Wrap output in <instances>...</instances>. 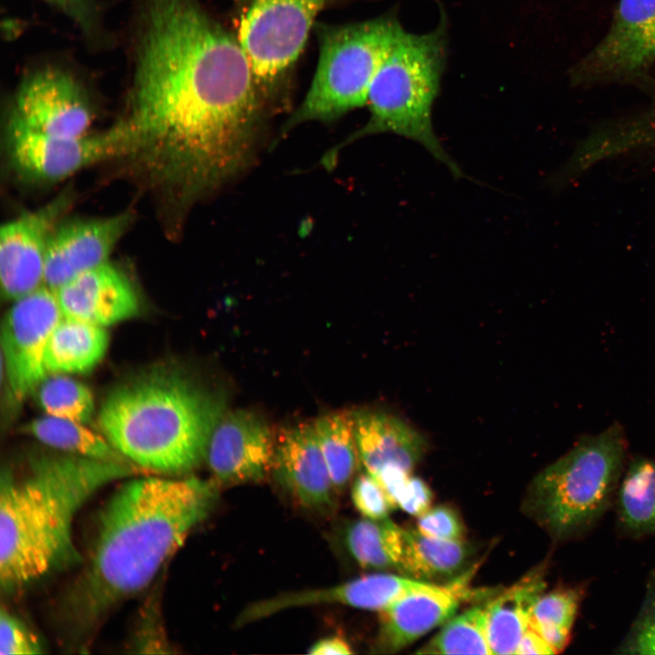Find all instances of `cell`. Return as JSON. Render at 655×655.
I'll return each mask as SVG.
<instances>
[{
	"label": "cell",
	"mask_w": 655,
	"mask_h": 655,
	"mask_svg": "<svg viewBox=\"0 0 655 655\" xmlns=\"http://www.w3.org/2000/svg\"><path fill=\"white\" fill-rule=\"evenodd\" d=\"M267 97L233 36L196 0H147L128 116V156L182 207L252 159Z\"/></svg>",
	"instance_id": "1"
},
{
	"label": "cell",
	"mask_w": 655,
	"mask_h": 655,
	"mask_svg": "<svg viewBox=\"0 0 655 655\" xmlns=\"http://www.w3.org/2000/svg\"><path fill=\"white\" fill-rule=\"evenodd\" d=\"M217 482L146 476L122 484L103 507L89 559L67 611L87 628L136 594L209 514Z\"/></svg>",
	"instance_id": "2"
},
{
	"label": "cell",
	"mask_w": 655,
	"mask_h": 655,
	"mask_svg": "<svg viewBox=\"0 0 655 655\" xmlns=\"http://www.w3.org/2000/svg\"><path fill=\"white\" fill-rule=\"evenodd\" d=\"M133 473L132 464L78 455L38 453L16 474L0 478V585L6 594L79 560L73 521L109 483Z\"/></svg>",
	"instance_id": "3"
},
{
	"label": "cell",
	"mask_w": 655,
	"mask_h": 655,
	"mask_svg": "<svg viewBox=\"0 0 655 655\" xmlns=\"http://www.w3.org/2000/svg\"><path fill=\"white\" fill-rule=\"evenodd\" d=\"M225 412L217 393L180 371L158 368L116 386L105 398L102 434L128 461L167 474L186 473L206 457Z\"/></svg>",
	"instance_id": "4"
},
{
	"label": "cell",
	"mask_w": 655,
	"mask_h": 655,
	"mask_svg": "<svg viewBox=\"0 0 655 655\" xmlns=\"http://www.w3.org/2000/svg\"><path fill=\"white\" fill-rule=\"evenodd\" d=\"M444 27L426 34L403 28L378 68L369 87L366 124L326 156L328 166L342 146L369 135L391 133L425 147L457 177L463 176L448 155L432 126V107L444 65Z\"/></svg>",
	"instance_id": "5"
},
{
	"label": "cell",
	"mask_w": 655,
	"mask_h": 655,
	"mask_svg": "<svg viewBox=\"0 0 655 655\" xmlns=\"http://www.w3.org/2000/svg\"><path fill=\"white\" fill-rule=\"evenodd\" d=\"M626 447L618 424L582 438L534 478L526 509L555 540L581 535L604 514L617 494Z\"/></svg>",
	"instance_id": "6"
},
{
	"label": "cell",
	"mask_w": 655,
	"mask_h": 655,
	"mask_svg": "<svg viewBox=\"0 0 655 655\" xmlns=\"http://www.w3.org/2000/svg\"><path fill=\"white\" fill-rule=\"evenodd\" d=\"M317 66L309 89L283 132L311 121L331 122L367 105L371 83L402 29L393 17L318 24Z\"/></svg>",
	"instance_id": "7"
},
{
	"label": "cell",
	"mask_w": 655,
	"mask_h": 655,
	"mask_svg": "<svg viewBox=\"0 0 655 655\" xmlns=\"http://www.w3.org/2000/svg\"><path fill=\"white\" fill-rule=\"evenodd\" d=\"M335 0H243L237 37L269 98L301 53L323 7Z\"/></svg>",
	"instance_id": "8"
},
{
	"label": "cell",
	"mask_w": 655,
	"mask_h": 655,
	"mask_svg": "<svg viewBox=\"0 0 655 655\" xmlns=\"http://www.w3.org/2000/svg\"><path fill=\"white\" fill-rule=\"evenodd\" d=\"M10 160L23 177L55 182L104 160L127 156L130 136L123 122L108 130L78 136H57L35 131L9 118Z\"/></svg>",
	"instance_id": "9"
},
{
	"label": "cell",
	"mask_w": 655,
	"mask_h": 655,
	"mask_svg": "<svg viewBox=\"0 0 655 655\" xmlns=\"http://www.w3.org/2000/svg\"><path fill=\"white\" fill-rule=\"evenodd\" d=\"M63 317L55 291L45 285L14 301L5 314L1 329L2 374L15 404H22L49 375L45 349Z\"/></svg>",
	"instance_id": "10"
},
{
	"label": "cell",
	"mask_w": 655,
	"mask_h": 655,
	"mask_svg": "<svg viewBox=\"0 0 655 655\" xmlns=\"http://www.w3.org/2000/svg\"><path fill=\"white\" fill-rule=\"evenodd\" d=\"M69 196L23 212L0 231L2 297L15 301L44 285V268L50 237L69 206Z\"/></svg>",
	"instance_id": "11"
},
{
	"label": "cell",
	"mask_w": 655,
	"mask_h": 655,
	"mask_svg": "<svg viewBox=\"0 0 655 655\" xmlns=\"http://www.w3.org/2000/svg\"><path fill=\"white\" fill-rule=\"evenodd\" d=\"M277 436L255 411L224 412L207 445L205 460L221 485L262 480L272 471Z\"/></svg>",
	"instance_id": "12"
},
{
	"label": "cell",
	"mask_w": 655,
	"mask_h": 655,
	"mask_svg": "<svg viewBox=\"0 0 655 655\" xmlns=\"http://www.w3.org/2000/svg\"><path fill=\"white\" fill-rule=\"evenodd\" d=\"M9 118L44 134L78 136L89 133L93 113L87 96L72 76L45 68L22 82Z\"/></svg>",
	"instance_id": "13"
},
{
	"label": "cell",
	"mask_w": 655,
	"mask_h": 655,
	"mask_svg": "<svg viewBox=\"0 0 655 655\" xmlns=\"http://www.w3.org/2000/svg\"><path fill=\"white\" fill-rule=\"evenodd\" d=\"M132 220L129 212L59 223L46 250L44 285L53 291L77 275L109 261Z\"/></svg>",
	"instance_id": "14"
},
{
	"label": "cell",
	"mask_w": 655,
	"mask_h": 655,
	"mask_svg": "<svg viewBox=\"0 0 655 655\" xmlns=\"http://www.w3.org/2000/svg\"><path fill=\"white\" fill-rule=\"evenodd\" d=\"M472 575L471 569L450 583L410 593L380 610L377 651L397 652L444 624L472 596L469 587Z\"/></svg>",
	"instance_id": "15"
},
{
	"label": "cell",
	"mask_w": 655,
	"mask_h": 655,
	"mask_svg": "<svg viewBox=\"0 0 655 655\" xmlns=\"http://www.w3.org/2000/svg\"><path fill=\"white\" fill-rule=\"evenodd\" d=\"M655 62V0H620L611 25L585 58L593 76L641 72Z\"/></svg>",
	"instance_id": "16"
},
{
	"label": "cell",
	"mask_w": 655,
	"mask_h": 655,
	"mask_svg": "<svg viewBox=\"0 0 655 655\" xmlns=\"http://www.w3.org/2000/svg\"><path fill=\"white\" fill-rule=\"evenodd\" d=\"M272 470L301 506L326 509L333 505L336 489L313 422L297 423L279 431Z\"/></svg>",
	"instance_id": "17"
},
{
	"label": "cell",
	"mask_w": 655,
	"mask_h": 655,
	"mask_svg": "<svg viewBox=\"0 0 655 655\" xmlns=\"http://www.w3.org/2000/svg\"><path fill=\"white\" fill-rule=\"evenodd\" d=\"M55 293L64 317L101 327L138 313V297L131 282L109 261L77 275Z\"/></svg>",
	"instance_id": "18"
},
{
	"label": "cell",
	"mask_w": 655,
	"mask_h": 655,
	"mask_svg": "<svg viewBox=\"0 0 655 655\" xmlns=\"http://www.w3.org/2000/svg\"><path fill=\"white\" fill-rule=\"evenodd\" d=\"M359 460L373 477L389 468L408 473L427 448L424 437L397 417L371 410L354 411Z\"/></svg>",
	"instance_id": "19"
},
{
	"label": "cell",
	"mask_w": 655,
	"mask_h": 655,
	"mask_svg": "<svg viewBox=\"0 0 655 655\" xmlns=\"http://www.w3.org/2000/svg\"><path fill=\"white\" fill-rule=\"evenodd\" d=\"M546 566L533 569L486 603L487 630L492 655L515 654L529 627L535 604L546 589Z\"/></svg>",
	"instance_id": "20"
},
{
	"label": "cell",
	"mask_w": 655,
	"mask_h": 655,
	"mask_svg": "<svg viewBox=\"0 0 655 655\" xmlns=\"http://www.w3.org/2000/svg\"><path fill=\"white\" fill-rule=\"evenodd\" d=\"M105 327L63 317L54 328L45 349L48 374H74L91 370L108 347Z\"/></svg>",
	"instance_id": "21"
},
{
	"label": "cell",
	"mask_w": 655,
	"mask_h": 655,
	"mask_svg": "<svg viewBox=\"0 0 655 655\" xmlns=\"http://www.w3.org/2000/svg\"><path fill=\"white\" fill-rule=\"evenodd\" d=\"M471 551L463 540H444L403 529L402 554L398 571L422 580L454 579L463 573Z\"/></svg>",
	"instance_id": "22"
},
{
	"label": "cell",
	"mask_w": 655,
	"mask_h": 655,
	"mask_svg": "<svg viewBox=\"0 0 655 655\" xmlns=\"http://www.w3.org/2000/svg\"><path fill=\"white\" fill-rule=\"evenodd\" d=\"M344 545L363 569L398 571L403 546V529L390 520L361 519L343 531Z\"/></svg>",
	"instance_id": "23"
},
{
	"label": "cell",
	"mask_w": 655,
	"mask_h": 655,
	"mask_svg": "<svg viewBox=\"0 0 655 655\" xmlns=\"http://www.w3.org/2000/svg\"><path fill=\"white\" fill-rule=\"evenodd\" d=\"M617 517L629 534L655 532V461H632L621 479L617 494Z\"/></svg>",
	"instance_id": "24"
},
{
	"label": "cell",
	"mask_w": 655,
	"mask_h": 655,
	"mask_svg": "<svg viewBox=\"0 0 655 655\" xmlns=\"http://www.w3.org/2000/svg\"><path fill=\"white\" fill-rule=\"evenodd\" d=\"M25 430L40 442L69 454L90 458L132 464L102 434H98L85 423L45 416L27 424Z\"/></svg>",
	"instance_id": "25"
},
{
	"label": "cell",
	"mask_w": 655,
	"mask_h": 655,
	"mask_svg": "<svg viewBox=\"0 0 655 655\" xmlns=\"http://www.w3.org/2000/svg\"><path fill=\"white\" fill-rule=\"evenodd\" d=\"M313 423L336 492H341L360 462L354 414L336 411L319 417Z\"/></svg>",
	"instance_id": "26"
},
{
	"label": "cell",
	"mask_w": 655,
	"mask_h": 655,
	"mask_svg": "<svg viewBox=\"0 0 655 655\" xmlns=\"http://www.w3.org/2000/svg\"><path fill=\"white\" fill-rule=\"evenodd\" d=\"M583 597L580 586H560L543 593L534 606L529 628L537 631L554 650L568 645Z\"/></svg>",
	"instance_id": "27"
},
{
	"label": "cell",
	"mask_w": 655,
	"mask_h": 655,
	"mask_svg": "<svg viewBox=\"0 0 655 655\" xmlns=\"http://www.w3.org/2000/svg\"><path fill=\"white\" fill-rule=\"evenodd\" d=\"M417 653L492 655L488 638L486 604L473 606L451 617Z\"/></svg>",
	"instance_id": "28"
},
{
	"label": "cell",
	"mask_w": 655,
	"mask_h": 655,
	"mask_svg": "<svg viewBox=\"0 0 655 655\" xmlns=\"http://www.w3.org/2000/svg\"><path fill=\"white\" fill-rule=\"evenodd\" d=\"M37 401L48 416L75 420L90 421L94 412V398L83 383L63 376H47L37 387Z\"/></svg>",
	"instance_id": "29"
},
{
	"label": "cell",
	"mask_w": 655,
	"mask_h": 655,
	"mask_svg": "<svg viewBox=\"0 0 655 655\" xmlns=\"http://www.w3.org/2000/svg\"><path fill=\"white\" fill-rule=\"evenodd\" d=\"M620 649L625 653L655 655V575L648 583L639 614Z\"/></svg>",
	"instance_id": "30"
},
{
	"label": "cell",
	"mask_w": 655,
	"mask_h": 655,
	"mask_svg": "<svg viewBox=\"0 0 655 655\" xmlns=\"http://www.w3.org/2000/svg\"><path fill=\"white\" fill-rule=\"evenodd\" d=\"M41 653H43V646L37 636L16 616L2 608L0 612V654Z\"/></svg>",
	"instance_id": "31"
},
{
	"label": "cell",
	"mask_w": 655,
	"mask_h": 655,
	"mask_svg": "<svg viewBox=\"0 0 655 655\" xmlns=\"http://www.w3.org/2000/svg\"><path fill=\"white\" fill-rule=\"evenodd\" d=\"M351 499L357 510L367 519H387L394 509L382 486L368 472L354 480Z\"/></svg>",
	"instance_id": "32"
},
{
	"label": "cell",
	"mask_w": 655,
	"mask_h": 655,
	"mask_svg": "<svg viewBox=\"0 0 655 655\" xmlns=\"http://www.w3.org/2000/svg\"><path fill=\"white\" fill-rule=\"evenodd\" d=\"M417 529L425 536L444 540H463L465 529L456 510L440 505L418 516Z\"/></svg>",
	"instance_id": "33"
},
{
	"label": "cell",
	"mask_w": 655,
	"mask_h": 655,
	"mask_svg": "<svg viewBox=\"0 0 655 655\" xmlns=\"http://www.w3.org/2000/svg\"><path fill=\"white\" fill-rule=\"evenodd\" d=\"M432 498L428 486L422 479L410 476L398 499L397 507L418 517L431 508Z\"/></svg>",
	"instance_id": "34"
},
{
	"label": "cell",
	"mask_w": 655,
	"mask_h": 655,
	"mask_svg": "<svg viewBox=\"0 0 655 655\" xmlns=\"http://www.w3.org/2000/svg\"><path fill=\"white\" fill-rule=\"evenodd\" d=\"M71 16L84 28H91L94 12L89 0H46Z\"/></svg>",
	"instance_id": "35"
},
{
	"label": "cell",
	"mask_w": 655,
	"mask_h": 655,
	"mask_svg": "<svg viewBox=\"0 0 655 655\" xmlns=\"http://www.w3.org/2000/svg\"><path fill=\"white\" fill-rule=\"evenodd\" d=\"M518 655L528 654H555L550 645L534 630L529 627L522 636L516 653Z\"/></svg>",
	"instance_id": "36"
},
{
	"label": "cell",
	"mask_w": 655,
	"mask_h": 655,
	"mask_svg": "<svg viewBox=\"0 0 655 655\" xmlns=\"http://www.w3.org/2000/svg\"><path fill=\"white\" fill-rule=\"evenodd\" d=\"M308 653L313 655H330V654H352L350 645L341 637L329 636L323 638L315 642L309 649Z\"/></svg>",
	"instance_id": "37"
}]
</instances>
